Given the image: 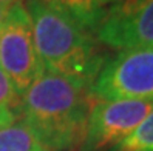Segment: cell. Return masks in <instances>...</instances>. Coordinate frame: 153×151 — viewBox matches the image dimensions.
Wrapping results in <instances>:
<instances>
[{"label": "cell", "instance_id": "3957f363", "mask_svg": "<svg viewBox=\"0 0 153 151\" xmlns=\"http://www.w3.org/2000/svg\"><path fill=\"white\" fill-rule=\"evenodd\" d=\"M0 69L20 97L45 69L37 56L33 25L22 2H13L0 23Z\"/></svg>", "mask_w": 153, "mask_h": 151}, {"label": "cell", "instance_id": "277c9868", "mask_svg": "<svg viewBox=\"0 0 153 151\" xmlns=\"http://www.w3.org/2000/svg\"><path fill=\"white\" fill-rule=\"evenodd\" d=\"M91 94L96 100L153 99V46L122 49L104 63Z\"/></svg>", "mask_w": 153, "mask_h": 151}, {"label": "cell", "instance_id": "52a82bcc", "mask_svg": "<svg viewBox=\"0 0 153 151\" xmlns=\"http://www.w3.org/2000/svg\"><path fill=\"white\" fill-rule=\"evenodd\" d=\"M0 151H51L22 120L0 127Z\"/></svg>", "mask_w": 153, "mask_h": 151}, {"label": "cell", "instance_id": "5b68a950", "mask_svg": "<svg viewBox=\"0 0 153 151\" xmlns=\"http://www.w3.org/2000/svg\"><path fill=\"white\" fill-rule=\"evenodd\" d=\"M153 111L147 100H94L84 139L76 151H105L130 136Z\"/></svg>", "mask_w": 153, "mask_h": 151}, {"label": "cell", "instance_id": "7c38bea8", "mask_svg": "<svg viewBox=\"0 0 153 151\" xmlns=\"http://www.w3.org/2000/svg\"><path fill=\"white\" fill-rule=\"evenodd\" d=\"M11 5H13V2H0V23H2L3 19L6 17L8 10L11 8Z\"/></svg>", "mask_w": 153, "mask_h": 151}, {"label": "cell", "instance_id": "ba28073f", "mask_svg": "<svg viewBox=\"0 0 153 151\" xmlns=\"http://www.w3.org/2000/svg\"><path fill=\"white\" fill-rule=\"evenodd\" d=\"M20 99L10 79L0 69V127L20 120Z\"/></svg>", "mask_w": 153, "mask_h": 151}, {"label": "cell", "instance_id": "8992f818", "mask_svg": "<svg viewBox=\"0 0 153 151\" xmlns=\"http://www.w3.org/2000/svg\"><path fill=\"white\" fill-rule=\"evenodd\" d=\"M97 42L110 48L153 46V0H121L105 10Z\"/></svg>", "mask_w": 153, "mask_h": 151}, {"label": "cell", "instance_id": "6da1fadb", "mask_svg": "<svg viewBox=\"0 0 153 151\" xmlns=\"http://www.w3.org/2000/svg\"><path fill=\"white\" fill-rule=\"evenodd\" d=\"M91 82L45 73L20 99V120L51 151H76L94 103Z\"/></svg>", "mask_w": 153, "mask_h": 151}, {"label": "cell", "instance_id": "9c48e42d", "mask_svg": "<svg viewBox=\"0 0 153 151\" xmlns=\"http://www.w3.org/2000/svg\"><path fill=\"white\" fill-rule=\"evenodd\" d=\"M110 151H153V111L130 136Z\"/></svg>", "mask_w": 153, "mask_h": 151}, {"label": "cell", "instance_id": "7a4b0ae2", "mask_svg": "<svg viewBox=\"0 0 153 151\" xmlns=\"http://www.w3.org/2000/svg\"><path fill=\"white\" fill-rule=\"evenodd\" d=\"M23 5L43 69L93 83L104 65V56L91 31L54 0H26Z\"/></svg>", "mask_w": 153, "mask_h": 151}, {"label": "cell", "instance_id": "8fae6325", "mask_svg": "<svg viewBox=\"0 0 153 151\" xmlns=\"http://www.w3.org/2000/svg\"><path fill=\"white\" fill-rule=\"evenodd\" d=\"M118 2H121V0H93V6L97 11L105 13V6H113Z\"/></svg>", "mask_w": 153, "mask_h": 151}, {"label": "cell", "instance_id": "30bf717a", "mask_svg": "<svg viewBox=\"0 0 153 151\" xmlns=\"http://www.w3.org/2000/svg\"><path fill=\"white\" fill-rule=\"evenodd\" d=\"M54 2L67 8L85 28H88L91 32H96L104 17V13L97 11L93 6V0H54Z\"/></svg>", "mask_w": 153, "mask_h": 151}, {"label": "cell", "instance_id": "4fadbf2b", "mask_svg": "<svg viewBox=\"0 0 153 151\" xmlns=\"http://www.w3.org/2000/svg\"><path fill=\"white\" fill-rule=\"evenodd\" d=\"M0 2H16V0H0Z\"/></svg>", "mask_w": 153, "mask_h": 151}]
</instances>
